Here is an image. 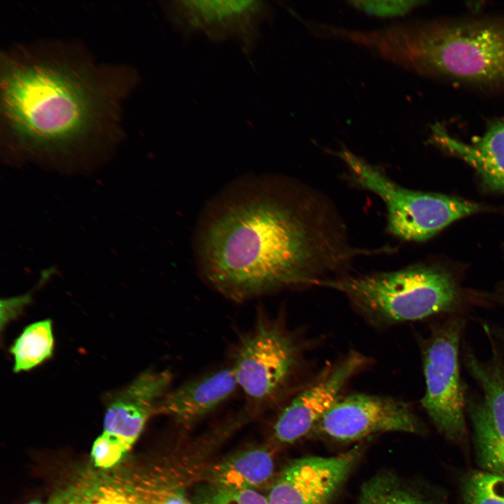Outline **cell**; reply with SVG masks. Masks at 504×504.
I'll use <instances>...</instances> for the list:
<instances>
[{"label":"cell","mask_w":504,"mask_h":504,"mask_svg":"<svg viewBox=\"0 0 504 504\" xmlns=\"http://www.w3.org/2000/svg\"><path fill=\"white\" fill-rule=\"evenodd\" d=\"M192 250L202 279L237 302L318 286L377 253L351 244L323 193L274 174L237 178L213 196L197 221Z\"/></svg>","instance_id":"cell-1"},{"label":"cell","mask_w":504,"mask_h":504,"mask_svg":"<svg viewBox=\"0 0 504 504\" xmlns=\"http://www.w3.org/2000/svg\"><path fill=\"white\" fill-rule=\"evenodd\" d=\"M134 69L97 63L72 43L44 41L1 52L2 135L30 152H66L122 130L123 102L137 83Z\"/></svg>","instance_id":"cell-2"},{"label":"cell","mask_w":504,"mask_h":504,"mask_svg":"<svg viewBox=\"0 0 504 504\" xmlns=\"http://www.w3.org/2000/svg\"><path fill=\"white\" fill-rule=\"evenodd\" d=\"M342 38L419 74L504 85V22L396 23L372 30L344 29Z\"/></svg>","instance_id":"cell-3"},{"label":"cell","mask_w":504,"mask_h":504,"mask_svg":"<svg viewBox=\"0 0 504 504\" xmlns=\"http://www.w3.org/2000/svg\"><path fill=\"white\" fill-rule=\"evenodd\" d=\"M344 294L367 318L380 324L421 320L455 311L461 295L451 274L432 265L341 275L321 282Z\"/></svg>","instance_id":"cell-4"},{"label":"cell","mask_w":504,"mask_h":504,"mask_svg":"<svg viewBox=\"0 0 504 504\" xmlns=\"http://www.w3.org/2000/svg\"><path fill=\"white\" fill-rule=\"evenodd\" d=\"M355 183L378 196L386 209L391 233L404 241L426 240L451 223L482 209L477 203L402 187L379 167L348 149L335 151Z\"/></svg>","instance_id":"cell-5"},{"label":"cell","mask_w":504,"mask_h":504,"mask_svg":"<svg viewBox=\"0 0 504 504\" xmlns=\"http://www.w3.org/2000/svg\"><path fill=\"white\" fill-rule=\"evenodd\" d=\"M461 330V321L451 318L432 333L424 353L426 391L421 401L438 430L456 442L466 436L458 362Z\"/></svg>","instance_id":"cell-6"},{"label":"cell","mask_w":504,"mask_h":504,"mask_svg":"<svg viewBox=\"0 0 504 504\" xmlns=\"http://www.w3.org/2000/svg\"><path fill=\"white\" fill-rule=\"evenodd\" d=\"M298 352L296 342L280 325L258 320L240 342L232 365L249 405L261 407L277 398L297 367Z\"/></svg>","instance_id":"cell-7"},{"label":"cell","mask_w":504,"mask_h":504,"mask_svg":"<svg viewBox=\"0 0 504 504\" xmlns=\"http://www.w3.org/2000/svg\"><path fill=\"white\" fill-rule=\"evenodd\" d=\"M169 20L184 34H201L212 41L234 40L246 52L256 44L272 9L264 1H172L162 2Z\"/></svg>","instance_id":"cell-8"},{"label":"cell","mask_w":504,"mask_h":504,"mask_svg":"<svg viewBox=\"0 0 504 504\" xmlns=\"http://www.w3.org/2000/svg\"><path fill=\"white\" fill-rule=\"evenodd\" d=\"M314 428L337 440L354 441L386 432L420 433L422 426L403 401L354 393L339 398Z\"/></svg>","instance_id":"cell-9"},{"label":"cell","mask_w":504,"mask_h":504,"mask_svg":"<svg viewBox=\"0 0 504 504\" xmlns=\"http://www.w3.org/2000/svg\"><path fill=\"white\" fill-rule=\"evenodd\" d=\"M466 361L482 392L470 408L477 459L483 470L504 476V368L470 354Z\"/></svg>","instance_id":"cell-10"},{"label":"cell","mask_w":504,"mask_h":504,"mask_svg":"<svg viewBox=\"0 0 504 504\" xmlns=\"http://www.w3.org/2000/svg\"><path fill=\"white\" fill-rule=\"evenodd\" d=\"M358 447L332 456H307L284 468L267 496L269 504H328L355 465Z\"/></svg>","instance_id":"cell-11"},{"label":"cell","mask_w":504,"mask_h":504,"mask_svg":"<svg viewBox=\"0 0 504 504\" xmlns=\"http://www.w3.org/2000/svg\"><path fill=\"white\" fill-rule=\"evenodd\" d=\"M364 363L361 355L351 353L298 393L278 416L273 426L274 438L293 443L313 430Z\"/></svg>","instance_id":"cell-12"},{"label":"cell","mask_w":504,"mask_h":504,"mask_svg":"<svg viewBox=\"0 0 504 504\" xmlns=\"http://www.w3.org/2000/svg\"><path fill=\"white\" fill-rule=\"evenodd\" d=\"M172 381L168 370H148L113 394L107 403L103 433L117 440L127 452L149 417L157 414Z\"/></svg>","instance_id":"cell-13"},{"label":"cell","mask_w":504,"mask_h":504,"mask_svg":"<svg viewBox=\"0 0 504 504\" xmlns=\"http://www.w3.org/2000/svg\"><path fill=\"white\" fill-rule=\"evenodd\" d=\"M238 387L232 365L211 372L169 390L162 398L158 414L181 424H190L213 411Z\"/></svg>","instance_id":"cell-14"},{"label":"cell","mask_w":504,"mask_h":504,"mask_svg":"<svg viewBox=\"0 0 504 504\" xmlns=\"http://www.w3.org/2000/svg\"><path fill=\"white\" fill-rule=\"evenodd\" d=\"M431 139L468 163L489 188L504 192V120L492 124L471 143L454 138L436 124L431 127Z\"/></svg>","instance_id":"cell-15"},{"label":"cell","mask_w":504,"mask_h":504,"mask_svg":"<svg viewBox=\"0 0 504 504\" xmlns=\"http://www.w3.org/2000/svg\"><path fill=\"white\" fill-rule=\"evenodd\" d=\"M49 504H146L130 472L87 469L57 491Z\"/></svg>","instance_id":"cell-16"},{"label":"cell","mask_w":504,"mask_h":504,"mask_svg":"<svg viewBox=\"0 0 504 504\" xmlns=\"http://www.w3.org/2000/svg\"><path fill=\"white\" fill-rule=\"evenodd\" d=\"M274 468V459L268 449L252 448L215 465L210 471V482L225 487L255 490L271 479Z\"/></svg>","instance_id":"cell-17"},{"label":"cell","mask_w":504,"mask_h":504,"mask_svg":"<svg viewBox=\"0 0 504 504\" xmlns=\"http://www.w3.org/2000/svg\"><path fill=\"white\" fill-rule=\"evenodd\" d=\"M54 345L51 321L42 320L27 326L10 348L13 371L19 372L35 368L49 358Z\"/></svg>","instance_id":"cell-18"},{"label":"cell","mask_w":504,"mask_h":504,"mask_svg":"<svg viewBox=\"0 0 504 504\" xmlns=\"http://www.w3.org/2000/svg\"><path fill=\"white\" fill-rule=\"evenodd\" d=\"M130 474L146 504H195L180 486L157 470Z\"/></svg>","instance_id":"cell-19"},{"label":"cell","mask_w":504,"mask_h":504,"mask_svg":"<svg viewBox=\"0 0 504 504\" xmlns=\"http://www.w3.org/2000/svg\"><path fill=\"white\" fill-rule=\"evenodd\" d=\"M461 493L464 504H504V476L471 471L462 481Z\"/></svg>","instance_id":"cell-20"},{"label":"cell","mask_w":504,"mask_h":504,"mask_svg":"<svg viewBox=\"0 0 504 504\" xmlns=\"http://www.w3.org/2000/svg\"><path fill=\"white\" fill-rule=\"evenodd\" d=\"M195 504H269L267 496L255 489H241L211 484L200 492Z\"/></svg>","instance_id":"cell-21"},{"label":"cell","mask_w":504,"mask_h":504,"mask_svg":"<svg viewBox=\"0 0 504 504\" xmlns=\"http://www.w3.org/2000/svg\"><path fill=\"white\" fill-rule=\"evenodd\" d=\"M425 1L408 0L350 1L348 4L354 8L379 18L404 16Z\"/></svg>","instance_id":"cell-22"},{"label":"cell","mask_w":504,"mask_h":504,"mask_svg":"<svg viewBox=\"0 0 504 504\" xmlns=\"http://www.w3.org/2000/svg\"><path fill=\"white\" fill-rule=\"evenodd\" d=\"M126 453L117 440L102 433L93 443L91 457L96 468L109 470L117 465Z\"/></svg>","instance_id":"cell-23"},{"label":"cell","mask_w":504,"mask_h":504,"mask_svg":"<svg viewBox=\"0 0 504 504\" xmlns=\"http://www.w3.org/2000/svg\"><path fill=\"white\" fill-rule=\"evenodd\" d=\"M368 491L378 504H436L391 484H379Z\"/></svg>","instance_id":"cell-24"},{"label":"cell","mask_w":504,"mask_h":504,"mask_svg":"<svg viewBox=\"0 0 504 504\" xmlns=\"http://www.w3.org/2000/svg\"><path fill=\"white\" fill-rule=\"evenodd\" d=\"M360 504H378L371 493L367 491Z\"/></svg>","instance_id":"cell-25"},{"label":"cell","mask_w":504,"mask_h":504,"mask_svg":"<svg viewBox=\"0 0 504 504\" xmlns=\"http://www.w3.org/2000/svg\"><path fill=\"white\" fill-rule=\"evenodd\" d=\"M25 504H43V503H41V502L39 501V500H32V501H30V502L27 503H25Z\"/></svg>","instance_id":"cell-26"}]
</instances>
